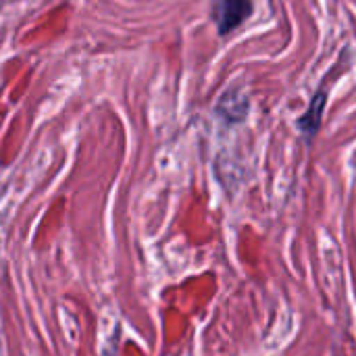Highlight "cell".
Here are the masks:
<instances>
[{
    "label": "cell",
    "mask_w": 356,
    "mask_h": 356,
    "mask_svg": "<svg viewBox=\"0 0 356 356\" xmlns=\"http://www.w3.org/2000/svg\"><path fill=\"white\" fill-rule=\"evenodd\" d=\"M252 15V0H213V21L221 35L240 27Z\"/></svg>",
    "instance_id": "1"
},
{
    "label": "cell",
    "mask_w": 356,
    "mask_h": 356,
    "mask_svg": "<svg viewBox=\"0 0 356 356\" xmlns=\"http://www.w3.org/2000/svg\"><path fill=\"white\" fill-rule=\"evenodd\" d=\"M217 113L232 123H238L246 117L248 113V98L242 90H229L221 96L217 104Z\"/></svg>",
    "instance_id": "2"
},
{
    "label": "cell",
    "mask_w": 356,
    "mask_h": 356,
    "mask_svg": "<svg viewBox=\"0 0 356 356\" xmlns=\"http://www.w3.org/2000/svg\"><path fill=\"white\" fill-rule=\"evenodd\" d=\"M325 90H319L315 96H313V100H311V106H309V111L302 115V119L298 121V127L302 129V134L307 136V140L311 142L315 136H317V131H319V127H321V117H323V108H325Z\"/></svg>",
    "instance_id": "3"
}]
</instances>
